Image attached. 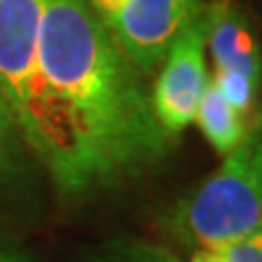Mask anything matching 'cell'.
<instances>
[{"label": "cell", "mask_w": 262, "mask_h": 262, "mask_svg": "<svg viewBox=\"0 0 262 262\" xmlns=\"http://www.w3.org/2000/svg\"><path fill=\"white\" fill-rule=\"evenodd\" d=\"M131 63L151 77L175 37L201 18L203 0H88Z\"/></svg>", "instance_id": "4"}, {"label": "cell", "mask_w": 262, "mask_h": 262, "mask_svg": "<svg viewBox=\"0 0 262 262\" xmlns=\"http://www.w3.org/2000/svg\"><path fill=\"white\" fill-rule=\"evenodd\" d=\"M194 122L203 131L212 149L221 155H227L232 149H236L249 129L247 118L227 103V98L221 94L214 81H208V88L194 114Z\"/></svg>", "instance_id": "7"}, {"label": "cell", "mask_w": 262, "mask_h": 262, "mask_svg": "<svg viewBox=\"0 0 262 262\" xmlns=\"http://www.w3.org/2000/svg\"><path fill=\"white\" fill-rule=\"evenodd\" d=\"M166 225L196 249L241 241L262 227V114L214 173L175 203Z\"/></svg>", "instance_id": "2"}, {"label": "cell", "mask_w": 262, "mask_h": 262, "mask_svg": "<svg viewBox=\"0 0 262 262\" xmlns=\"http://www.w3.org/2000/svg\"><path fill=\"white\" fill-rule=\"evenodd\" d=\"M206 22L196 18L170 44L151 90L153 110L160 125L177 136L194 122L199 101L208 88L206 70Z\"/></svg>", "instance_id": "5"}, {"label": "cell", "mask_w": 262, "mask_h": 262, "mask_svg": "<svg viewBox=\"0 0 262 262\" xmlns=\"http://www.w3.org/2000/svg\"><path fill=\"white\" fill-rule=\"evenodd\" d=\"M96 262H182L173 251L160 245L138 241V238H118L105 245L96 256Z\"/></svg>", "instance_id": "9"}, {"label": "cell", "mask_w": 262, "mask_h": 262, "mask_svg": "<svg viewBox=\"0 0 262 262\" xmlns=\"http://www.w3.org/2000/svg\"><path fill=\"white\" fill-rule=\"evenodd\" d=\"M190 262H262V227L241 241L214 249H196Z\"/></svg>", "instance_id": "11"}, {"label": "cell", "mask_w": 262, "mask_h": 262, "mask_svg": "<svg viewBox=\"0 0 262 262\" xmlns=\"http://www.w3.org/2000/svg\"><path fill=\"white\" fill-rule=\"evenodd\" d=\"M42 15L44 0H0V92L35 158L44 140V88L37 68Z\"/></svg>", "instance_id": "3"}, {"label": "cell", "mask_w": 262, "mask_h": 262, "mask_svg": "<svg viewBox=\"0 0 262 262\" xmlns=\"http://www.w3.org/2000/svg\"><path fill=\"white\" fill-rule=\"evenodd\" d=\"M44 140L37 160L57 190L81 196L164 160L146 77L120 51L88 0H44L37 46Z\"/></svg>", "instance_id": "1"}, {"label": "cell", "mask_w": 262, "mask_h": 262, "mask_svg": "<svg viewBox=\"0 0 262 262\" xmlns=\"http://www.w3.org/2000/svg\"><path fill=\"white\" fill-rule=\"evenodd\" d=\"M0 262H27L15 249L7 247V245L0 243Z\"/></svg>", "instance_id": "12"}, {"label": "cell", "mask_w": 262, "mask_h": 262, "mask_svg": "<svg viewBox=\"0 0 262 262\" xmlns=\"http://www.w3.org/2000/svg\"><path fill=\"white\" fill-rule=\"evenodd\" d=\"M206 48L216 70H234L262 83L260 39L236 0H212L203 9Z\"/></svg>", "instance_id": "6"}, {"label": "cell", "mask_w": 262, "mask_h": 262, "mask_svg": "<svg viewBox=\"0 0 262 262\" xmlns=\"http://www.w3.org/2000/svg\"><path fill=\"white\" fill-rule=\"evenodd\" d=\"M212 81H214L216 88L221 90V94L227 98V103L232 105L236 112H241L245 118H247V114L253 112L256 101H258V92H260L258 81H253L249 77L241 75V72H234V70H216Z\"/></svg>", "instance_id": "10"}, {"label": "cell", "mask_w": 262, "mask_h": 262, "mask_svg": "<svg viewBox=\"0 0 262 262\" xmlns=\"http://www.w3.org/2000/svg\"><path fill=\"white\" fill-rule=\"evenodd\" d=\"M29 153L20 129L13 120V114L0 92V184L22 173L24 155Z\"/></svg>", "instance_id": "8"}]
</instances>
